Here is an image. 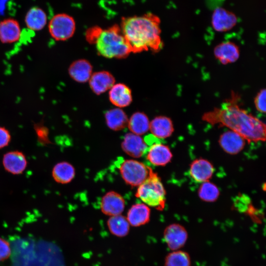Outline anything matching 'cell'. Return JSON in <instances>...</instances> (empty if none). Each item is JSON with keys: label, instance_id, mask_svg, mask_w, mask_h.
Wrapping results in <instances>:
<instances>
[{"label": "cell", "instance_id": "9a60e30c", "mask_svg": "<svg viewBox=\"0 0 266 266\" xmlns=\"http://www.w3.org/2000/svg\"><path fill=\"white\" fill-rule=\"evenodd\" d=\"M108 97L110 101L118 108L129 106L132 102L133 97L130 88L126 84H114L109 89Z\"/></svg>", "mask_w": 266, "mask_h": 266}, {"label": "cell", "instance_id": "44dd1931", "mask_svg": "<svg viewBox=\"0 0 266 266\" xmlns=\"http://www.w3.org/2000/svg\"><path fill=\"white\" fill-rule=\"evenodd\" d=\"M24 22L28 29L34 32L39 31L47 25V15L41 8L33 6L27 12Z\"/></svg>", "mask_w": 266, "mask_h": 266}, {"label": "cell", "instance_id": "9c48e42d", "mask_svg": "<svg viewBox=\"0 0 266 266\" xmlns=\"http://www.w3.org/2000/svg\"><path fill=\"white\" fill-rule=\"evenodd\" d=\"M125 207V201L123 197L115 191L107 192L101 198L100 209L106 215L113 216L120 215Z\"/></svg>", "mask_w": 266, "mask_h": 266}, {"label": "cell", "instance_id": "d4e9b609", "mask_svg": "<svg viewBox=\"0 0 266 266\" xmlns=\"http://www.w3.org/2000/svg\"><path fill=\"white\" fill-rule=\"evenodd\" d=\"M127 127L131 133L141 135L149 130L150 121L144 113L136 112L129 119Z\"/></svg>", "mask_w": 266, "mask_h": 266}, {"label": "cell", "instance_id": "8fae6325", "mask_svg": "<svg viewBox=\"0 0 266 266\" xmlns=\"http://www.w3.org/2000/svg\"><path fill=\"white\" fill-rule=\"evenodd\" d=\"M22 34L19 22L15 19L7 18L0 21V42L12 44L18 41Z\"/></svg>", "mask_w": 266, "mask_h": 266}, {"label": "cell", "instance_id": "83f0119b", "mask_svg": "<svg viewBox=\"0 0 266 266\" xmlns=\"http://www.w3.org/2000/svg\"><path fill=\"white\" fill-rule=\"evenodd\" d=\"M198 195L203 201L214 202L218 199L220 191L216 185L207 181L202 183L199 188Z\"/></svg>", "mask_w": 266, "mask_h": 266}, {"label": "cell", "instance_id": "30bf717a", "mask_svg": "<svg viewBox=\"0 0 266 266\" xmlns=\"http://www.w3.org/2000/svg\"><path fill=\"white\" fill-rule=\"evenodd\" d=\"M121 146L125 153L135 158L142 157L147 152L148 148L144 139L140 135L132 133L125 135Z\"/></svg>", "mask_w": 266, "mask_h": 266}, {"label": "cell", "instance_id": "ac0fdd59", "mask_svg": "<svg viewBox=\"0 0 266 266\" xmlns=\"http://www.w3.org/2000/svg\"><path fill=\"white\" fill-rule=\"evenodd\" d=\"M2 162L5 169L13 174L22 173L27 165L24 154L18 151L6 153L3 156Z\"/></svg>", "mask_w": 266, "mask_h": 266}, {"label": "cell", "instance_id": "277c9868", "mask_svg": "<svg viewBox=\"0 0 266 266\" xmlns=\"http://www.w3.org/2000/svg\"><path fill=\"white\" fill-rule=\"evenodd\" d=\"M166 190L157 173L149 168L146 179L138 186L135 196L148 206L163 210L166 203Z\"/></svg>", "mask_w": 266, "mask_h": 266}, {"label": "cell", "instance_id": "4fadbf2b", "mask_svg": "<svg viewBox=\"0 0 266 266\" xmlns=\"http://www.w3.org/2000/svg\"><path fill=\"white\" fill-rule=\"evenodd\" d=\"M213 53L215 57L224 65L236 62L240 55L238 46L231 41L219 44L214 48Z\"/></svg>", "mask_w": 266, "mask_h": 266}, {"label": "cell", "instance_id": "cb8c5ba5", "mask_svg": "<svg viewBox=\"0 0 266 266\" xmlns=\"http://www.w3.org/2000/svg\"><path fill=\"white\" fill-rule=\"evenodd\" d=\"M52 176L57 182L66 184L71 182L75 175L73 166L66 162H62L55 165L52 170Z\"/></svg>", "mask_w": 266, "mask_h": 266}, {"label": "cell", "instance_id": "603a6c76", "mask_svg": "<svg viewBox=\"0 0 266 266\" xmlns=\"http://www.w3.org/2000/svg\"><path fill=\"white\" fill-rule=\"evenodd\" d=\"M104 118L107 127L113 131H120L128 126V116L120 108L116 107L107 110L105 112Z\"/></svg>", "mask_w": 266, "mask_h": 266}, {"label": "cell", "instance_id": "6da1fadb", "mask_svg": "<svg viewBox=\"0 0 266 266\" xmlns=\"http://www.w3.org/2000/svg\"><path fill=\"white\" fill-rule=\"evenodd\" d=\"M239 97L231 94L219 107L204 113L202 120L211 125L219 124L226 127L250 142L265 141L266 125L259 118L241 108L238 104Z\"/></svg>", "mask_w": 266, "mask_h": 266}, {"label": "cell", "instance_id": "3957f363", "mask_svg": "<svg viewBox=\"0 0 266 266\" xmlns=\"http://www.w3.org/2000/svg\"><path fill=\"white\" fill-rule=\"evenodd\" d=\"M92 43L98 53L107 58L122 59L132 52L120 27L115 25L105 29L99 28Z\"/></svg>", "mask_w": 266, "mask_h": 266}, {"label": "cell", "instance_id": "7a4b0ae2", "mask_svg": "<svg viewBox=\"0 0 266 266\" xmlns=\"http://www.w3.org/2000/svg\"><path fill=\"white\" fill-rule=\"evenodd\" d=\"M160 18L152 13L122 18L120 29L133 53L159 52L164 44Z\"/></svg>", "mask_w": 266, "mask_h": 266}, {"label": "cell", "instance_id": "52a82bcc", "mask_svg": "<svg viewBox=\"0 0 266 266\" xmlns=\"http://www.w3.org/2000/svg\"><path fill=\"white\" fill-rule=\"evenodd\" d=\"M164 239L171 251L181 249L186 244L188 234L184 226L178 223L168 225L164 230Z\"/></svg>", "mask_w": 266, "mask_h": 266}, {"label": "cell", "instance_id": "7402d4cb", "mask_svg": "<svg viewBox=\"0 0 266 266\" xmlns=\"http://www.w3.org/2000/svg\"><path fill=\"white\" fill-rule=\"evenodd\" d=\"M149 130L151 134L158 138L169 137L174 131L171 120L165 116L155 117L150 122Z\"/></svg>", "mask_w": 266, "mask_h": 266}, {"label": "cell", "instance_id": "ba28073f", "mask_svg": "<svg viewBox=\"0 0 266 266\" xmlns=\"http://www.w3.org/2000/svg\"><path fill=\"white\" fill-rule=\"evenodd\" d=\"M237 18L233 12L219 7L213 11L211 25L218 32H225L232 30L236 24Z\"/></svg>", "mask_w": 266, "mask_h": 266}, {"label": "cell", "instance_id": "8992f818", "mask_svg": "<svg viewBox=\"0 0 266 266\" xmlns=\"http://www.w3.org/2000/svg\"><path fill=\"white\" fill-rule=\"evenodd\" d=\"M118 168L125 182L132 186H139L148 177L150 167L134 160H124L118 162Z\"/></svg>", "mask_w": 266, "mask_h": 266}, {"label": "cell", "instance_id": "f1b7e54d", "mask_svg": "<svg viewBox=\"0 0 266 266\" xmlns=\"http://www.w3.org/2000/svg\"><path fill=\"white\" fill-rule=\"evenodd\" d=\"M266 89H261L254 99V104L256 109L261 113H265L266 108Z\"/></svg>", "mask_w": 266, "mask_h": 266}, {"label": "cell", "instance_id": "ffe728a7", "mask_svg": "<svg viewBox=\"0 0 266 266\" xmlns=\"http://www.w3.org/2000/svg\"><path fill=\"white\" fill-rule=\"evenodd\" d=\"M151 211L143 203L133 205L127 212L126 218L130 226L139 227L148 223L150 219Z\"/></svg>", "mask_w": 266, "mask_h": 266}, {"label": "cell", "instance_id": "4316f807", "mask_svg": "<svg viewBox=\"0 0 266 266\" xmlns=\"http://www.w3.org/2000/svg\"><path fill=\"white\" fill-rule=\"evenodd\" d=\"M189 254L184 251H171L165 259L164 266H191Z\"/></svg>", "mask_w": 266, "mask_h": 266}, {"label": "cell", "instance_id": "4dcf8cb0", "mask_svg": "<svg viewBox=\"0 0 266 266\" xmlns=\"http://www.w3.org/2000/svg\"><path fill=\"white\" fill-rule=\"evenodd\" d=\"M11 139L9 132L5 128L0 126V149L6 146Z\"/></svg>", "mask_w": 266, "mask_h": 266}, {"label": "cell", "instance_id": "f546056e", "mask_svg": "<svg viewBox=\"0 0 266 266\" xmlns=\"http://www.w3.org/2000/svg\"><path fill=\"white\" fill-rule=\"evenodd\" d=\"M11 254V249L9 242L6 239L0 237V262L7 260Z\"/></svg>", "mask_w": 266, "mask_h": 266}, {"label": "cell", "instance_id": "e0dca14e", "mask_svg": "<svg viewBox=\"0 0 266 266\" xmlns=\"http://www.w3.org/2000/svg\"><path fill=\"white\" fill-rule=\"evenodd\" d=\"M115 78L109 72L99 71L92 73L89 80V85L96 95H100L109 89L115 84Z\"/></svg>", "mask_w": 266, "mask_h": 266}, {"label": "cell", "instance_id": "484cf974", "mask_svg": "<svg viewBox=\"0 0 266 266\" xmlns=\"http://www.w3.org/2000/svg\"><path fill=\"white\" fill-rule=\"evenodd\" d=\"M107 225L111 233L117 237H125L130 231V225L126 217L121 214L110 216L107 221Z\"/></svg>", "mask_w": 266, "mask_h": 266}, {"label": "cell", "instance_id": "5b68a950", "mask_svg": "<svg viewBox=\"0 0 266 266\" xmlns=\"http://www.w3.org/2000/svg\"><path fill=\"white\" fill-rule=\"evenodd\" d=\"M75 29L76 23L73 17L65 13L54 15L48 24L50 36L57 41L70 39L74 34Z\"/></svg>", "mask_w": 266, "mask_h": 266}, {"label": "cell", "instance_id": "d6986e66", "mask_svg": "<svg viewBox=\"0 0 266 266\" xmlns=\"http://www.w3.org/2000/svg\"><path fill=\"white\" fill-rule=\"evenodd\" d=\"M92 70V66L88 61L78 59L69 65L68 73L73 80L79 83H85L89 80L93 73Z\"/></svg>", "mask_w": 266, "mask_h": 266}, {"label": "cell", "instance_id": "2e32d148", "mask_svg": "<svg viewBox=\"0 0 266 266\" xmlns=\"http://www.w3.org/2000/svg\"><path fill=\"white\" fill-rule=\"evenodd\" d=\"M147 152V160L156 166H165L170 162L172 158L168 146L159 142L149 147Z\"/></svg>", "mask_w": 266, "mask_h": 266}, {"label": "cell", "instance_id": "5bb4252c", "mask_svg": "<svg viewBox=\"0 0 266 266\" xmlns=\"http://www.w3.org/2000/svg\"><path fill=\"white\" fill-rule=\"evenodd\" d=\"M219 143L225 152L229 154L235 155L243 149L245 140L238 133L230 130L220 135Z\"/></svg>", "mask_w": 266, "mask_h": 266}, {"label": "cell", "instance_id": "7c38bea8", "mask_svg": "<svg viewBox=\"0 0 266 266\" xmlns=\"http://www.w3.org/2000/svg\"><path fill=\"white\" fill-rule=\"evenodd\" d=\"M214 171L212 164L208 160L200 158L192 162L189 168V175L197 183H203L209 180Z\"/></svg>", "mask_w": 266, "mask_h": 266}]
</instances>
